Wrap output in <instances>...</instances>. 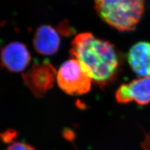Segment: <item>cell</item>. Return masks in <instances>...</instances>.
<instances>
[{
  "instance_id": "cell-1",
  "label": "cell",
  "mask_w": 150,
  "mask_h": 150,
  "mask_svg": "<svg viewBox=\"0 0 150 150\" xmlns=\"http://www.w3.org/2000/svg\"><path fill=\"white\" fill-rule=\"evenodd\" d=\"M70 53L89 69L93 82L100 87L108 85L118 76L121 59L115 47L91 33H83L75 37L71 42Z\"/></svg>"
},
{
  "instance_id": "cell-11",
  "label": "cell",
  "mask_w": 150,
  "mask_h": 150,
  "mask_svg": "<svg viewBox=\"0 0 150 150\" xmlns=\"http://www.w3.org/2000/svg\"><path fill=\"white\" fill-rule=\"evenodd\" d=\"M144 140L141 143V146L144 150H150V133H144Z\"/></svg>"
},
{
  "instance_id": "cell-10",
  "label": "cell",
  "mask_w": 150,
  "mask_h": 150,
  "mask_svg": "<svg viewBox=\"0 0 150 150\" xmlns=\"http://www.w3.org/2000/svg\"><path fill=\"white\" fill-rule=\"evenodd\" d=\"M6 150H36L35 148L25 143L16 142L9 146Z\"/></svg>"
},
{
  "instance_id": "cell-4",
  "label": "cell",
  "mask_w": 150,
  "mask_h": 150,
  "mask_svg": "<svg viewBox=\"0 0 150 150\" xmlns=\"http://www.w3.org/2000/svg\"><path fill=\"white\" fill-rule=\"evenodd\" d=\"M56 77V70L48 62L35 64L23 75L25 84L38 98L43 97L53 88Z\"/></svg>"
},
{
  "instance_id": "cell-3",
  "label": "cell",
  "mask_w": 150,
  "mask_h": 150,
  "mask_svg": "<svg viewBox=\"0 0 150 150\" xmlns=\"http://www.w3.org/2000/svg\"><path fill=\"white\" fill-rule=\"evenodd\" d=\"M56 80L59 87L69 95H81L90 90L93 82L89 69L80 61L72 58L61 66Z\"/></svg>"
},
{
  "instance_id": "cell-9",
  "label": "cell",
  "mask_w": 150,
  "mask_h": 150,
  "mask_svg": "<svg viewBox=\"0 0 150 150\" xmlns=\"http://www.w3.org/2000/svg\"><path fill=\"white\" fill-rule=\"evenodd\" d=\"M17 137V132L15 130H7L3 133H0V139L4 143H10Z\"/></svg>"
},
{
  "instance_id": "cell-2",
  "label": "cell",
  "mask_w": 150,
  "mask_h": 150,
  "mask_svg": "<svg viewBox=\"0 0 150 150\" xmlns=\"http://www.w3.org/2000/svg\"><path fill=\"white\" fill-rule=\"evenodd\" d=\"M144 6L145 0H95L96 11L101 20L121 32L135 29Z\"/></svg>"
},
{
  "instance_id": "cell-6",
  "label": "cell",
  "mask_w": 150,
  "mask_h": 150,
  "mask_svg": "<svg viewBox=\"0 0 150 150\" xmlns=\"http://www.w3.org/2000/svg\"><path fill=\"white\" fill-rule=\"evenodd\" d=\"M31 57L26 46L20 42H13L1 50L0 59L3 67L11 72H20L30 64Z\"/></svg>"
},
{
  "instance_id": "cell-12",
  "label": "cell",
  "mask_w": 150,
  "mask_h": 150,
  "mask_svg": "<svg viewBox=\"0 0 150 150\" xmlns=\"http://www.w3.org/2000/svg\"><path fill=\"white\" fill-rule=\"evenodd\" d=\"M72 132L71 131H64V133L63 135L64 136L65 138H67L68 139H71L74 137V134H71Z\"/></svg>"
},
{
  "instance_id": "cell-7",
  "label": "cell",
  "mask_w": 150,
  "mask_h": 150,
  "mask_svg": "<svg viewBox=\"0 0 150 150\" xmlns=\"http://www.w3.org/2000/svg\"><path fill=\"white\" fill-rule=\"evenodd\" d=\"M131 69L141 77H150V43L141 41L134 45L128 54Z\"/></svg>"
},
{
  "instance_id": "cell-5",
  "label": "cell",
  "mask_w": 150,
  "mask_h": 150,
  "mask_svg": "<svg viewBox=\"0 0 150 150\" xmlns=\"http://www.w3.org/2000/svg\"><path fill=\"white\" fill-rule=\"evenodd\" d=\"M115 98L120 104L134 101L139 106L148 105L150 103V77H141L121 84L115 93Z\"/></svg>"
},
{
  "instance_id": "cell-8",
  "label": "cell",
  "mask_w": 150,
  "mask_h": 150,
  "mask_svg": "<svg viewBox=\"0 0 150 150\" xmlns=\"http://www.w3.org/2000/svg\"><path fill=\"white\" fill-rule=\"evenodd\" d=\"M59 46V36L53 28L43 25L36 30L33 46L38 53L43 55H53L57 52Z\"/></svg>"
}]
</instances>
